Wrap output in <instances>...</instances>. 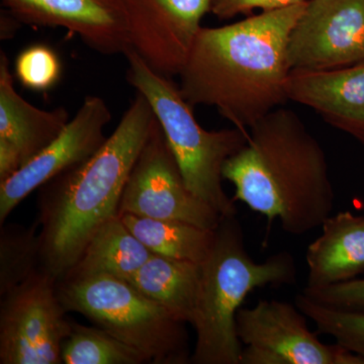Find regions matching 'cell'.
<instances>
[{
	"instance_id": "obj_1",
	"label": "cell",
	"mask_w": 364,
	"mask_h": 364,
	"mask_svg": "<svg viewBox=\"0 0 364 364\" xmlns=\"http://www.w3.org/2000/svg\"><path fill=\"white\" fill-rule=\"evenodd\" d=\"M306 0L261 11L231 25L202 26L179 72L181 95L191 107H214L237 128L287 102L289 36Z\"/></svg>"
},
{
	"instance_id": "obj_2",
	"label": "cell",
	"mask_w": 364,
	"mask_h": 364,
	"mask_svg": "<svg viewBox=\"0 0 364 364\" xmlns=\"http://www.w3.org/2000/svg\"><path fill=\"white\" fill-rule=\"evenodd\" d=\"M247 143L223 167L246 203L282 229L304 235L332 215L334 189L324 149L298 114L279 107L249 129Z\"/></svg>"
},
{
	"instance_id": "obj_3",
	"label": "cell",
	"mask_w": 364,
	"mask_h": 364,
	"mask_svg": "<svg viewBox=\"0 0 364 364\" xmlns=\"http://www.w3.org/2000/svg\"><path fill=\"white\" fill-rule=\"evenodd\" d=\"M156 121L147 98L136 93L92 156L44 184L41 262L55 279L70 272L98 228L117 215L124 186Z\"/></svg>"
},
{
	"instance_id": "obj_4",
	"label": "cell",
	"mask_w": 364,
	"mask_h": 364,
	"mask_svg": "<svg viewBox=\"0 0 364 364\" xmlns=\"http://www.w3.org/2000/svg\"><path fill=\"white\" fill-rule=\"evenodd\" d=\"M200 267L191 321L196 341L191 361L240 364L243 345L237 335V313L253 289L296 282L293 256L279 252L264 262H255L246 251L240 222L236 215H230L222 218L215 230L214 247Z\"/></svg>"
},
{
	"instance_id": "obj_5",
	"label": "cell",
	"mask_w": 364,
	"mask_h": 364,
	"mask_svg": "<svg viewBox=\"0 0 364 364\" xmlns=\"http://www.w3.org/2000/svg\"><path fill=\"white\" fill-rule=\"evenodd\" d=\"M124 56L129 66L127 80L152 107L189 191L222 217L236 215L234 200L223 188V167L247 143L249 131L237 127L205 130L179 85L153 70L135 50H129Z\"/></svg>"
},
{
	"instance_id": "obj_6",
	"label": "cell",
	"mask_w": 364,
	"mask_h": 364,
	"mask_svg": "<svg viewBox=\"0 0 364 364\" xmlns=\"http://www.w3.org/2000/svg\"><path fill=\"white\" fill-rule=\"evenodd\" d=\"M57 291L66 311L82 314L140 351L148 363L181 364L191 360L186 323L127 280L104 274L63 279Z\"/></svg>"
},
{
	"instance_id": "obj_7",
	"label": "cell",
	"mask_w": 364,
	"mask_h": 364,
	"mask_svg": "<svg viewBox=\"0 0 364 364\" xmlns=\"http://www.w3.org/2000/svg\"><path fill=\"white\" fill-rule=\"evenodd\" d=\"M56 280L38 272L1 296L0 363H62L72 323L65 318Z\"/></svg>"
},
{
	"instance_id": "obj_8",
	"label": "cell",
	"mask_w": 364,
	"mask_h": 364,
	"mask_svg": "<svg viewBox=\"0 0 364 364\" xmlns=\"http://www.w3.org/2000/svg\"><path fill=\"white\" fill-rule=\"evenodd\" d=\"M298 306L277 299H261L240 309L237 335L240 364H364V358L338 343H323L306 325Z\"/></svg>"
},
{
	"instance_id": "obj_9",
	"label": "cell",
	"mask_w": 364,
	"mask_h": 364,
	"mask_svg": "<svg viewBox=\"0 0 364 364\" xmlns=\"http://www.w3.org/2000/svg\"><path fill=\"white\" fill-rule=\"evenodd\" d=\"M123 214L188 223L213 231L223 218L189 191L158 121L124 186L117 213Z\"/></svg>"
},
{
	"instance_id": "obj_10",
	"label": "cell",
	"mask_w": 364,
	"mask_h": 364,
	"mask_svg": "<svg viewBox=\"0 0 364 364\" xmlns=\"http://www.w3.org/2000/svg\"><path fill=\"white\" fill-rule=\"evenodd\" d=\"M364 59V0H306L294 25L291 70H329Z\"/></svg>"
},
{
	"instance_id": "obj_11",
	"label": "cell",
	"mask_w": 364,
	"mask_h": 364,
	"mask_svg": "<svg viewBox=\"0 0 364 364\" xmlns=\"http://www.w3.org/2000/svg\"><path fill=\"white\" fill-rule=\"evenodd\" d=\"M213 0H124L132 49L162 75H178Z\"/></svg>"
},
{
	"instance_id": "obj_12",
	"label": "cell",
	"mask_w": 364,
	"mask_h": 364,
	"mask_svg": "<svg viewBox=\"0 0 364 364\" xmlns=\"http://www.w3.org/2000/svg\"><path fill=\"white\" fill-rule=\"evenodd\" d=\"M111 121V109L102 97H86L55 140L14 176L0 182L1 224L33 191L92 156L107 140L105 129Z\"/></svg>"
},
{
	"instance_id": "obj_13",
	"label": "cell",
	"mask_w": 364,
	"mask_h": 364,
	"mask_svg": "<svg viewBox=\"0 0 364 364\" xmlns=\"http://www.w3.org/2000/svg\"><path fill=\"white\" fill-rule=\"evenodd\" d=\"M26 25L63 28L100 54L132 49L124 0H2Z\"/></svg>"
},
{
	"instance_id": "obj_14",
	"label": "cell",
	"mask_w": 364,
	"mask_h": 364,
	"mask_svg": "<svg viewBox=\"0 0 364 364\" xmlns=\"http://www.w3.org/2000/svg\"><path fill=\"white\" fill-rule=\"evenodd\" d=\"M70 121L64 107L45 111L26 102L14 83L11 63L0 52V182L47 147Z\"/></svg>"
},
{
	"instance_id": "obj_15",
	"label": "cell",
	"mask_w": 364,
	"mask_h": 364,
	"mask_svg": "<svg viewBox=\"0 0 364 364\" xmlns=\"http://www.w3.org/2000/svg\"><path fill=\"white\" fill-rule=\"evenodd\" d=\"M287 95L364 143V59L329 70H291Z\"/></svg>"
},
{
	"instance_id": "obj_16",
	"label": "cell",
	"mask_w": 364,
	"mask_h": 364,
	"mask_svg": "<svg viewBox=\"0 0 364 364\" xmlns=\"http://www.w3.org/2000/svg\"><path fill=\"white\" fill-rule=\"evenodd\" d=\"M322 234L309 245V287L354 279L364 272V217L348 212L330 215Z\"/></svg>"
},
{
	"instance_id": "obj_17",
	"label": "cell",
	"mask_w": 364,
	"mask_h": 364,
	"mask_svg": "<svg viewBox=\"0 0 364 364\" xmlns=\"http://www.w3.org/2000/svg\"><path fill=\"white\" fill-rule=\"evenodd\" d=\"M200 275L198 263L153 254L127 282L177 320L191 324Z\"/></svg>"
},
{
	"instance_id": "obj_18",
	"label": "cell",
	"mask_w": 364,
	"mask_h": 364,
	"mask_svg": "<svg viewBox=\"0 0 364 364\" xmlns=\"http://www.w3.org/2000/svg\"><path fill=\"white\" fill-rule=\"evenodd\" d=\"M153 254L114 215L98 228L63 279L104 274L128 280Z\"/></svg>"
},
{
	"instance_id": "obj_19",
	"label": "cell",
	"mask_w": 364,
	"mask_h": 364,
	"mask_svg": "<svg viewBox=\"0 0 364 364\" xmlns=\"http://www.w3.org/2000/svg\"><path fill=\"white\" fill-rule=\"evenodd\" d=\"M119 215L131 233L157 255L202 264L214 247L215 230L132 214Z\"/></svg>"
},
{
	"instance_id": "obj_20",
	"label": "cell",
	"mask_w": 364,
	"mask_h": 364,
	"mask_svg": "<svg viewBox=\"0 0 364 364\" xmlns=\"http://www.w3.org/2000/svg\"><path fill=\"white\" fill-rule=\"evenodd\" d=\"M62 363L66 364H140L147 361L140 351L102 328L72 323L64 341Z\"/></svg>"
},
{
	"instance_id": "obj_21",
	"label": "cell",
	"mask_w": 364,
	"mask_h": 364,
	"mask_svg": "<svg viewBox=\"0 0 364 364\" xmlns=\"http://www.w3.org/2000/svg\"><path fill=\"white\" fill-rule=\"evenodd\" d=\"M39 260V235L36 236L35 231L21 228L2 232L0 240L1 296L38 272L36 267Z\"/></svg>"
},
{
	"instance_id": "obj_22",
	"label": "cell",
	"mask_w": 364,
	"mask_h": 364,
	"mask_svg": "<svg viewBox=\"0 0 364 364\" xmlns=\"http://www.w3.org/2000/svg\"><path fill=\"white\" fill-rule=\"evenodd\" d=\"M294 305L315 323L318 333L329 335L336 343L364 358V312L320 305L303 293L296 294Z\"/></svg>"
},
{
	"instance_id": "obj_23",
	"label": "cell",
	"mask_w": 364,
	"mask_h": 364,
	"mask_svg": "<svg viewBox=\"0 0 364 364\" xmlns=\"http://www.w3.org/2000/svg\"><path fill=\"white\" fill-rule=\"evenodd\" d=\"M61 69L56 53L45 45L26 48L16 61V77L26 88L36 91H46L56 85Z\"/></svg>"
},
{
	"instance_id": "obj_24",
	"label": "cell",
	"mask_w": 364,
	"mask_h": 364,
	"mask_svg": "<svg viewBox=\"0 0 364 364\" xmlns=\"http://www.w3.org/2000/svg\"><path fill=\"white\" fill-rule=\"evenodd\" d=\"M303 294L320 305L364 312V279H351L322 287H306Z\"/></svg>"
},
{
	"instance_id": "obj_25",
	"label": "cell",
	"mask_w": 364,
	"mask_h": 364,
	"mask_svg": "<svg viewBox=\"0 0 364 364\" xmlns=\"http://www.w3.org/2000/svg\"><path fill=\"white\" fill-rule=\"evenodd\" d=\"M303 1L305 0H213L210 11L219 20H229L239 14H250L255 9L277 11Z\"/></svg>"
}]
</instances>
